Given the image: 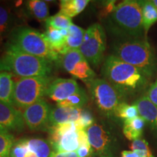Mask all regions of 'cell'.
Masks as SVG:
<instances>
[{
    "label": "cell",
    "instance_id": "obj_1",
    "mask_svg": "<svg viewBox=\"0 0 157 157\" xmlns=\"http://www.w3.org/2000/svg\"><path fill=\"white\" fill-rule=\"evenodd\" d=\"M102 75L124 99L140 93L147 87L151 79L141 70L113 55L108 56L104 61Z\"/></svg>",
    "mask_w": 157,
    "mask_h": 157
},
{
    "label": "cell",
    "instance_id": "obj_2",
    "mask_svg": "<svg viewBox=\"0 0 157 157\" xmlns=\"http://www.w3.org/2000/svg\"><path fill=\"white\" fill-rule=\"evenodd\" d=\"M53 63L18 50L7 44L0 58V71H7L19 78L50 76Z\"/></svg>",
    "mask_w": 157,
    "mask_h": 157
},
{
    "label": "cell",
    "instance_id": "obj_3",
    "mask_svg": "<svg viewBox=\"0 0 157 157\" xmlns=\"http://www.w3.org/2000/svg\"><path fill=\"white\" fill-rule=\"evenodd\" d=\"M113 56L151 78L157 70L154 52L147 39H120L112 44Z\"/></svg>",
    "mask_w": 157,
    "mask_h": 157
},
{
    "label": "cell",
    "instance_id": "obj_4",
    "mask_svg": "<svg viewBox=\"0 0 157 157\" xmlns=\"http://www.w3.org/2000/svg\"><path fill=\"white\" fill-rule=\"evenodd\" d=\"M108 23L110 31L120 39H143L144 31L140 2L126 0L118 4Z\"/></svg>",
    "mask_w": 157,
    "mask_h": 157
},
{
    "label": "cell",
    "instance_id": "obj_5",
    "mask_svg": "<svg viewBox=\"0 0 157 157\" xmlns=\"http://www.w3.org/2000/svg\"><path fill=\"white\" fill-rule=\"evenodd\" d=\"M7 44L26 53L47 59L52 63L57 62L60 57V55L50 48L44 34L29 26L15 27L9 35Z\"/></svg>",
    "mask_w": 157,
    "mask_h": 157
},
{
    "label": "cell",
    "instance_id": "obj_6",
    "mask_svg": "<svg viewBox=\"0 0 157 157\" xmlns=\"http://www.w3.org/2000/svg\"><path fill=\"white\" fill-rule=\"evenodd\" d=\"M50 76L17 78L15 79L13 105L25 109L46 95L47 90L52 81Z\"/></svg>",
    "mask_w": 157,
    "mask_h": 157
},
{
    "label": "cell",
    "instance_id": "obj_7",
    "mask_svg": "<svg viewBox=\"0 0 157 157\" xmlns=\"http://www.w3.org/2000/svg\"><path fill=\"white\" fill-rule=\"evenodd\" d=\"M93 101L102 115L117 120V111L124 99L104 78H95L86 83Z\"/></svg>",
    "mask_w": 157,
    "mask_h": 157
},
{
    "label": "cell",
    "instance_id": "obj_8",
    "mask_svg": "<svg viewBox=\"0 0 157 157\" xmlns=\"http://www.w3.org/2000/svg\"><path fill=\"white\" fill-rule=\"evenodd\" d=\"M106 49V35L103 27L94 23L85 31L83 42L79 50L90 65L97 67L103 59Z\"/></svg>",
    "mask_w": 157,
    "mask_h": 157
},
{
    "label": "cell",
    "instance_id": "obj_9",
    "mask_svg": "<svg viewBox=\"0 0 157 157\" xmlns=\"http://www.w3.org/2000/svg\"><path fill=\"white\" fill-rule=\"evenodd\" d=\"M86 132L95 157H116L117 140L107 124L95 122L86 129Z\"/></svg>",
    "mask_w": 157,
    "mask_h": 157
},
{
    "label": "cell",
    "instance_id": "obj_10",
    "mask_svg": "<svg viewBox=\"0 0 157 157\" xmlns=\"http://www.w3.org/2000/svg\"><path fill=\"white\" fill-rule=\"evenodd\" d=\"M50 105L44 98L23 110L22 114L25 124L32 131H48Z\"/></svg>",
    "mask_w": 157,
    "mask_h": 157
},
{
    "label": "cell",
    "instance_id": "obj_11",
    "mask_svg": "<svg viewBox=\"0 0 157 157\" xmlns=\"http://www.w3.org/2000/svg\"><path fill=\"white\" fill-rule=\"evenodd\" d=\"M0 127L21 132L24 129L25 122L23 114L13 105L0 101Z\"/></svg>",
    "mask_w": 157,
    "mask_h": 157
},
{
    "label": "cell",
    "instance_id": "obj_12",
    "mask_svg": "<svg viewBox=\"0 0 157 157\" xmlns=\"http://www.w3.org/2000/svg\"><path fill=\"white\" fill-rule=\"evenodd\" d=\"M79 88L76 80L72 78H56L50 82L46 95L52 101L58 103L70 97Z\"/></svg>",
    "mask_w": 157,
    "mask_h": 157
},
{
    "label": "cell",
    "instance_id": "obj_13",
    "mask_svg": "<svg viewBox=\"0 0 157 157\" xmlns=\"http://www.w3.org/2000/svg\"><path fill=\"white\" fill-rule=\"evenodd\" d=\"M134 105L138 110L139 115L144 119L153 132L157 135V108L148 99L146 95L137 98Z\"/></svg>",
    "mask_w": 157,
    "mask_h": 157
},
{
    "label": "cell",
    "instance_id": "obj_14",
    "mask_svg": "<svg viewBox=\"0 0 157 157\" xmlns=\"http://www.w3.org/2000/svg\"><path fill=\"white\" fill-rule=\"evenodd\" d=\"M82 109L59 106L52 108L49 118V127L64 123L76 122L81 114Z\"/></svg>",
    "mask_w": 157,
    "mask_h": 157
},
{
    "label": "cell",
    "instance_id": "obj_15",
    "mask_svg": "<svg viewBox=\"0 0 157 157\" xmlns=\"http://www.w3.org/2000/svg\"><path fill=\"white\" fill-rule=\"evenodd\" d=\"M55 152H74L79 147L78 130L70 131L62 135L53 144H51Z\"/></svg>",
    "mask_w": 157,
    "mask_h": 157
},
{
    "label": "cell",
    "instance_id": "obj_16",
    "mask_svg": "<svg viewBox=\"0 0 157 157\" xmlns=\"http://www.w3.org/2000/svg\"><path fill=\"white\" fill-rule=\"evenodd\" d=\"M14 19L11 7L6 4H0V45L15 28L13 27Z\"/></svg>",
    "mask_w": 157,
    "mask_h": 157
},
{
    "label": "cell",
    "instance_id": "obj_17",
    "mask_svg": "<svg viewBox=\"0 0 157 157\" xmlns=\"http://www.w3.org/2000/svg\"><path fill=\"white\" fill-rule=\"evenodd\" d=\"M14 83L13 74L7 71H0V101L11 105Z\"/></svg>",
    "mask_w": 157,
    "mask_h": 157
},
{
    "label": "cell",
    "instance_id": "obj_18",
    "mask_svg": "<svg viewBox=\"0 0 157 157\" xmlns=\"http://www.w3.org/2000/svg\"><path fill=\"white\" fill-rule=\"evenodd\" d=\"M146 124V121L140 116L134 119L124 121L123 133L129 140H135L141 137Z\"/></svg>",
    "mask_w": 157,
    "mask_h": 157
},
{
    "label": "cell",
    "instance_id": "obj_19",
    "mask_svg": "<svg viewBox=\"0 0 157 157\" xmlns=\"http://www.w3.org/2000/svg\"><path fill=\"white\" fill-rule=\"evenodd\" d=\"M25 9L27 13L36 21H46L49 17V7L46 1L30 0L25 2Z\"/></svg>",
    "mask_w": 157,
    "mask_h": 157
},
{
    "label": "cell",
    "instance_id": "obj_20",
    "mask_svg": "<svg viewBox=\"0 0 157 157\" xmlns=\"http://www.w3.org/2000/svg\"><path fill=\"white\" fill-rule=\"evenodd\" d=\"M46 28V31L44 35L50 48L60 56H63L64 54V47L67 37L64 36L61 34L60 29H54L52 27Z\"/></svg>",
    "mask_w": 157,
    "mask_h": 157
},
{
    "label": "cell",
    "instance_id": "obj_21",
    "mask_svg": "<svg viewBox=\"0 0 157 157\" xmlns=\"http://www.w3.org/2000/svg\"><path fill=\"white\" fill-rule=\"evenodd\" d=\"M68 29V35L64 47V54L69 50H78L83 42L85 31L78 25L72 24Z\"/></svg>",
    "mask_w": 157,
    "mask_h": 157
},
{
    "label": "cell",
    "instance_id": "obj_22",
    "mask_svg": "<svg viewBox=\"0 0 157 157\" xmlns=\"http://www.w3.org/2000/svg\"><path fill=\"white\" fill-rule=\"evenodd\" d=\"M84 59L85 58L82 56L79 50H71L68 51L67 53L60 56L58 60L56 62V64L57 63L58 66L61 67L66 71L71 74L76 65Z\"/></svg>",
    "mask_w": 157,
    "mask_h": 157
},
{
    "label": "cell",
    "instance_id": "obj_23",
    "mask_svg": "<svg viewBox=\"0 0 157 157\" xmlns=\"http://www.w3.org/2000/svg\"><path fill=\"white\" fill-rule=\"evenodd\" d=\"M89 2V0H63L60 2L59 13L71 18L81 13Z\"/></svg>",
    "mask_w": 157,
    "mask_h": 157
},
{
    "label": "cell",
    "instance_id": "obj_24",
    "mask_svg": "<svg viewBox=\"0 0 157 157\" xmlns=\"http://www.w3.org/2000/svg\"><path fill=\"white\" fill-rule=\"evenodd\" d=\"M142 7V18L144 35H147L149 29L157 21V9L151 1H140Z\"/></svg>",
    "mask_w": 157,
    "mask_h": 157
},
{
    "label": "cell",
    "instance_id": "obj_25",
    "mask_svg": "<svg viewBox=\"0 0 157 157\" xmlns=\"http://www.w3.org/2000/svg\"><path fill=\"white\" fill-rule=\"evenodd\" d=\"M28 148L36 157H50L52 154V146L48 140L40 137L27 138Z\"/></svg>",
    "mask_w": 157,
    "mask_h": 157
},
{
    "label": "cell",
    "instance_id": "obj_26",
    "mask_svg": "<svg viewBox=\"0 0 157 157\" xmlns=\"http://www.w3.org/2000/svg\"><path fill=\"white\" fill-rule=\"evenodd\" d=\"M89 101L85 90L80 87L75 93L66 98L64 101L58 102L57 106L63 108H74V109H83Z\"/></svg>",
    "mask_w": 157,
    "mask_h": 157
},
{
    "label": "cell",
    "instance_id": "obj_27",
    "mask_svg": "<svg viewBox=\"0 0 157 157\" xmlns=\"http://www.w3.org/2000/svg\"><path fill=\"white\" fill-rule=\"evenodd\" d=\"M71 74L75 78L82 80L85 84L95 78V72L85 59L76 65L75 68Z\"/></svg>",
    "mask_w": 157,
    "mask_h": 157
},
{
    "label": "cell",
    "instance_id": "obj_28",
    "mask_svg": "<svg viewBox=\"0 0 157 157\" xmlns=\"http://www.w3.org/2000/svg\"><path fill=\"white\" fill-rule=\"evenodd\" d=\"M15 141L14 135L7 129L0 127V157H10Z\"/></svg>",
    "mask_w": 157,
    "mask_h": 157
},
{
    "label": "cell",
    "instance_id": "obj_29",
    "mask_svg": "<svg viewBox=\"0 0 157 157\" xmlns=\"http://www.w3.org/2000/svg\"><path fill=\"white\" fill-rule=\"evenodd\" d=\"M71 18L68 17L62 13H57V14L49 17L45 21L46 27H52L57 29H68L71 25Z\"/></svg>",
    "mask_w": 157,
    "mask_h": 157
},
{
    "label": "cell",
    "instance_id": "obj_30",
    "mask_svg": "<svg viewBox=\"0 0 157 157\" xmlns=\"http://www.w3.org/2000/svg\"><path fill=\"white\" fill-rule=\"evenodd\" d=\"M139 116L140 115L137 107L135 105H129L125 102L119 105L117 111V119H122L124 121L130 120Z\"/></svg>",
    "mask_w": 157,
    "mask_h": 157
},
{
    "label": "cell",
    "instance_id": "obj_31",
    "mask_svg": "<svg viewBox=\"0 0 157 157\" xmlns=\"http://www.w3.org/2000/svg\"><path fill=\"white\" fill-rule=\"evenodd\" d=\"M129 147L132 151L137 153L139 157H151L153 156L148 147V142L142 137L133 140Z\"/></svg>",
    "mask_w": 157,
    "mask_h": 157
},
{
    "label": "cell",
    "instance_id": "obj_32",
    "mask_svg": "<svg viewBox=\"0 0 157 157\" xmlns=\"http://www.w3.org/2000/svg\"><path fill=\"white\" fill-rule=\"evenodd\" d=\"M95 118L90 110L82 109L81 114L75 124L78 129H86L95 123Z\"/></svg>",
    "mask_w": 157,
    "mask_h": 157
},
{
    "label": "cell",
    "instance_id": "obj_33",
    "mask_svg": "<svg viewBox=\"0 0 157 157\" xmlns=\"http://www.w3.org/2000/svg\"><path fill=\"white\" fill-rule=\"evenodd\" d=\"M10 157H28V145L26 137L15 141L12 147Z\"/></svg>",
    "mask_w": 157,
    "mask_h": 157
},
{
    "label": "cell",
    "instance_id": "obj_34",
    "mask_svg": "<svg viewBox=\"0 0 157 157\" xmlns=\"http://www.w3.org/2000/svg\"><path fill=\"white\" fill-rule=\"evenodd\" d=\"M146 95L149 101L157 108V78L154 83L151 84L147 90Z\"/></svg>",
    "mask_w": 157,
    "mask_h": 157
},
{
    "label": "cell",
    "instance_id": "obj_35",
    "mask_svg": "<svg viewBox=\"0 0 157 157\" xmlns=\"http://www.w3.org/2000/svg\"><path fill=\"white\" fill-rule=\"evenodd\" d=\"M78 157H95L93 148L90 145L78 147L76 150Z\"/></svg>",
    "mask_w": 157,
    "mask_h": 157
},
{
    "label": "cell",
    "instance_id": "obj_36",
    "mask_svg": "<svg viewBox=\"0 0 157 157\" xmlns=\"http://www.w3.org/2000/svg\"><path fill=\"white\" fill-rule=\"evenodd\" d=\"M115 7H116V5H115L114 1L109 2L105 4V7H104L103 10H102L101 15L103 17H105L107 16V15H110L113 13V11L114 10Z\"/></svg>",
    "mask_w": 157,
    "mask_h": 157
},
{
    "label": "cell",
    "instance_id": "obj_37",
    "mask_svg": "<svg viewBox=\"0 0 157 157\" xmlns=\"http://www.w3.org/2000/svg\"><path fill=\"white\" fill-rule=\"evenodd\" d=\"M50 157H78L76 152H55L52 151Z\"/></svg>",
    "mask_w": 157,
    "mask_h": 157
},
{
    "label": "cell",
    "instance_id": "obj_38",
    "mask_svg": "<svg viewBox=\"0 0 157 157\" xmlns=\"http://www.w3.org/2000/svg\"><path fill=\"white\" fill-rule=\"evenodd\" d=\"M121 157H139V156L132 151H124L121 152Z\"/></svg>",
    "mask_w": 157,
    "mask_h": 157
},
{
    "label": "cell",
    "instance_id": "obj_39",
    "mask_svg": "<svg viewBox=\"0 0 157 157\" xmlns=\"http://www.w3.org/2000/svg\"><path fill=\"white\" fill-rule=\"evenodd\" d=\"M23 2V1H17V2H15V7H20V6L22 5Z\"/></svg>",
    "mask_w": 157,
    "mask_h": 157
},
{
    "label": "cell",
    "instance_id": "obj_40",
    "mask_svg": "<svg viewBox=\"0 0 157 157\" xmlns=\"http://www.w3.org/2000/svg\"><path fill=\"white\" fill-rule=\"evenodd\" d=\"M151 2H152L153 5H154V7L157 9V0H154V1H151Z\"/></svg>",
    "mask_w": 157,
    "mask_h": 157
},
{
    "label": "cell",
    "instance_id": "obj_41",
    "mask_svg": "<svg viewBox=\"0 0 157 157\" xmlns=\"http://www.w3.org/2000/svg\"><path fill=\"white\" fill-rule=\"evenodd\" d=\"M151 157H154V156H151Z\"/></svg>",
    "mask_w": 157,
    "mask_h": 157
}]
</instances>
